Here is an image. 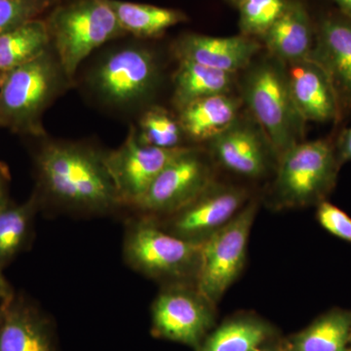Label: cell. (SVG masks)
Returning a JSON list of instances; mask_svg holds the SVG:
<instances>
[{"mask_svg":"<svg viewBox=\"0 0 351 351\" xmlns=\"http://www.w3.org/2000/svg\"><path fill=\"white\" fill-rule=\"evenodd\" d=\"M316 207V219L319 225L334 237L351 244V217L328 200Z\"/></svg>","mask_w":351,"mask_h":351,"instance_id":"cell-29","label":"cell"},{"mask_svg":"<svg viewBox=\"0 0 351 351\" xmlns=\"http://www.w3.org/2000/svg\"><path fill=\"white\" fill-rule=\"evenodd\" d=\"M350 350H351V332H350Z\"/></svg>","mask_w":351,"mask_h":351,"instance_id":"cell-38","label":"cell"},{"mask_svg":"<svg viewBox=\"0 0 351 351\" xmlns=\"http://www.w3.org/2000/svg\"><path fill=\"white\" fill-rule=\"evenodd\" d=\"M127 36L140 39L162 36L170 27L188 21L181 10L123 0H105Z\"/></svg>","mask_w":351,"mask_h":351,"instance_id":"cell-23","label":"cell"},{"mask_svg":"<svg viewBox=\"0 0 351 351\" xmlns=\"http://www.w3.org/2000/svg\"><path fill=\"white\" fill-rule=\"evenodd\" d=\"M288 0H243L239 10L240 34L257 38L263 36L282 15Z\"/></svg>","mask_w":351,"mask_h":351,"instance_id":"cell-27","label":"cell"},{"mask_svg":"<svg viewBox=\"0 0 351 351\" xmlns=\"http://www.w3.org/2000/svg\"><path fill=\"white\" fill-rule=\"evenodd\" d=\"M334 138L339 162H351V127L341 129Z\"/></svg>","mask_w":351,"mask_h":351,"instance_id":"cell-30","label":"cell"},{"mask_svg":"<svg viewBox=\"0 0 351 351\" xmlns=\"http://www.w3.org/2000/svg\"><path fill=\"white\" fill-rule=\"evenodd\" d=\"M213 162L206 149L188 145L157 176L131 213L161 219L182 209L216 180Z\"/></svg>","mask_w":351,"mask_h":351,"instance_id":"cell-9","label":"cell"},{"mask_svg":"<svg viewBox=\"0 0 351 351\" xmlns=\"http://www.w3.org/2000/svg\"><path fill=\"white\" fill-rule=\"evenodd\" d=\"M39 211L40 203L34 193L20 204L11 201L0 211V269L8 267L29 247Z\"/></svg>","mask_w":351,"mask_h":351,"instance_id":"cell-24","label":"cell"},{"mask_svg":"<svg viewBox=\"0 0 351 351\" xmlns=\"http://www.w3.org/2000/svg\"><path fill=\"white\" fill-rule=\"evenodd\" d=\"M34 152L41 211L101 217L124 211L105 162V151L85 143L49 140Z\"/></svg>","mask_w":351,"mask_h":351,"instance_id":"cell-1","label":"cell"},{"mask_svg":"<svg viewBox=\"0 0 351 351\" xmlns=\"http://www.w3.org/2000/svg\"><path fill=\"white\" fill-rule=\"evenodd\" d=\"M160 71L147 45L128 43L107 51L87 75L88 89L101 105L119 112L145 106L156 93Z\"/></svg>","mask_w":351,"mask_h":351,"instance_id":"cell-7","label":"cell"},{"mask_svg":"<svg viewBox=\"0 0 351 351\" xmlns=\"http://www.w3.org/2000/svg\"><path fill=\"white\" fill-rule=\"evenodd\" d=\"M122 253L131 269L161 286L195 285L201 244L172 234L154 219L136 214L127 218Z\"/></svg>","mask_w":351,"mask_h":351,"instance_id":"cell-4","label":"cell"},{"mask_svg":"<svg viewBox=\"0 0 351 351\" xmlns=\"http://www.w3.org/2000/svg\"><path fill=\"white\" fill-rule=\"evenodd\" d=\"M11 176L8 166L0 162V211L11 202L9 191H10Z\"/></svg>","mask_w":351,"mask_h":351,"instance_id":"cell-31","label":"cell"},{"mask_svg":"<svg viewBox=\"0 0 351 351\" xmlns=\"http://www.w3.org/2000/svg\"><path fill=\"white\" fill-rule=\"evenodd\" d=\"M228 3H230V5L237 7L239 5L240 3H241V1H243V0H226Z\"/></svg>","mask_w":351,"mask_h":351,"instance_id":"cell-35","label":"cell"},{"mask_svg":"<svg viewBox=\"0 0 351 351\" xmlns=\"http://www.w3.org/2000/svg\"><path fill=\"white\" fill-rule=\"evenodd\" d=\"M50 48L49 32L43 17L29 21L0 34V71L8 73Z\"/></svg>","mask_w":351,"mask_h":351,"instance_id":"cell-25","label":"cell"},{"mask_svg":"<svg viewBox=\"0 0 351 351\" xmlns=\"http://www.w3.org/2000/svg\"><path fill=\"white\" fill-rule=\"evenodd\" d=\"M3 302L0 351H60L54 322L23 294Z\"/></svg>","mask_w":351,"mask_h":351,"instance_id":"cell-15","label":"cell"},{"mask_svg":"<svg viewBox=\"0 0 351 351\" xmlns=\"http://www.w3.org/2000/svg\"><path fill=\"white\" fill-rule=\"evenodd\" d=\"M291 94L306 121L339 124L338 99L327 73L313 60L286 64Z\"/></svg>","mask_w":351,"mask_h":351,"instance_id":"cell-17","label":"cell"},{"mask_svg":"<svg viewBox=\"0 0 351 351\" xmlns=\"http://www.w3.org/2000/svg\"><path fill=\"white\" fill-rule=\"evenodd\" d=\"M43 19L51 47L73 83L95 51L127 36L105 0H58Z\"/></svg>","mask_w":351,"mask_h":351,"instance_id":"cell-5","label":"cell"},{"mask_svg":"<svg viewBox=\"0 0 351 351\" xmlns=\"http://www.w3.org/2000/svg\"><path fill=\"white\" fill-rule=\"evenodd\" d=\"M173 84V105L178 112L193 101L216 96L232 93L237 73H226L193 63L178 61Z\"/></svg>","mask_w":351,"mask_h":351,"instance_id":"cell-22","label":"cell"},{"mask_svg":"<svg viewBox=\"0 0 351 351\" xmlns=\"http://www.w3.org/2000/svg\"><path fill=\"white\" fill-rule=\"evenodd\" d=\"M137 135L143 144L160 149H177L186 137L179 120L165 108L154 106L145 110L138 121Z\"/></svg>","mask_w":351,"mask_h":351,"instance_id":"cell-26","label":"cell"},{"mask_svg":"<svg viewBox=\"0 0 351 351\" xmlns=\"http://www.w3.org/2000/svg\"><path fill=\"white\" fill-rule=\"evenodd\" d=\"M257 212V201H248L234 219L201 244L195 286L215 306L244 269L249 237Z\"/></svg>","mask_w":351,"mask_h":351,"instance_id":"cell-8","label":"cell"},{"mask_svg":"<svg viewBox=\"0 0 351 351\" xmlns=\"http://www.w3.org/2000/svg\"><path fill=\"white\" fill-rule=\"evenodd\" d=\"M186 147L160 149L143 144L130 127L123 144L105 152V162L122 206L126 211L142 199L161 171Z\"/></svg>","mask_w":351,"mask_h":351,"instance_id":"cell-12","label":"cell"},{"mask_svg":"<svg viewBox=\"0 0 351 351\" xmlns=\"http://www.w3.org/2000/svg\"><path fill=\"white\" fill-rule=\"evenodd\" d=\"M276 337V328L267 320L242 313L214 327L195 351H256Z\"/></svg>","mask_w":351,"mask_h":351,"instance_id":"cell-20","label":"cell"},{"mask_svg":"<svg viewBox=\"0 0 351 351\" xmlns=\"http://www.w3.org/2000/svg\"><path fill=\"white\" fill-rule=\"evenodd\" d=\"M58 0H0V34L44 17Z\"/></svg>","mask_w":351,"mask_h":351,"instance_id":"cell-28","label":"cell"},{"mask_svg":"<svg viewBox=\"0 0 351 351\" xmlns=\"http://www.w3.org/2000/svg\"><path fill=\"white\" fill-rule=\"evenodd\" d=\"M208 154L234 174L260 179L276 172L279 156L250 113L239 115L232 125L208 141Z\"/></svg>","mask_w":351,"mask_h":351,"instance_id":"cell-13","label":"cell"},{"mask_svg":"<svg viewBox=\"0 0 351 351\" xmlns=\"http://www.w3.org/2000/svg\"><path fill=\"white\" fill-rule=\"evenodd\" d=\"M6 73L0 71V86H1L2 82H3L4 78H5Z\"/></svg>","mask_w":351,"mask_h":351,"instance_id":"cell-37","label":"cell"},{"mask_svg":"<svg viewBox=\"0 0 351 351\" xmlns=\"http://www.w3.org/2000/svg\"><path fill=\"white\" fill-rule=\"evenodd\" d=\"M15 290L3 274V270L0 269V302L8 301L15 295Z\"/></svg>","mask_w":351,"mask_h":351,"instance_id":"cell-32","label":"cell"},{"mask_svg":"<svg viewBox=\"0 0 351 351\" xmlns=\"http://www.w3.org/2000/svg\"><path fill=\"white\" fill-rule=\"evenodd\" d=\"M315 43L309 59L331 82L339 108V123L351 112V19L336 6L323 5L313 14Z\"/></svg>","mask_w":351,"mask_h":351,"instance_id":"cell-14","label":"cell"},{"mask_svg":"<svg viewBox=\"0 0 351 351\" xmlns=\"http://www.w3.org/2000/svg\"><path fill=\"white\" fill-rule=\"evenodd\" d=\"M341 166L334 138L294 145L279 157L270 191L272 206H317L336 188Z\"/></svg>","mask_w":351,"mask_h":351,"instance_id":"cell-6","label":"cell"},{"mask_svg":"<svg viewBox=\"0 0 351 351\" xmlns=\"http://www.w3.org/2000/svg\"><path fill=\"white\" fill-rule=\"evenodd\" d=\"M337 9L351 19V0H332Z\"/></svg>","mask_w":351,"mask_h":351,"instance_id":"cell-33","label":"cell"},{"mask_svg":"<svg viewBox=\"0 0 351 351\" xmlns=\"http://www.w3.org/2000/svg\"><path fill=\"white\" fill-rule=\"evenodd\" d=\"M351 311L334 307L279 343L283 351H351Z\"/></svg>","mask_w":351,"mask_h":351,"instance_id":"cell-21","label":"cell"},{"mask_svg":"<svg viewBox=\"0 0 351 351\" xmlns=\"http://www.w3.org/2000/svg\"><path fill=\"white\" fill-rule=\"evenodd\" d=\"M242 104L241 98L232 93L208 97L179 110L178 120L186 138L208 142L232 125Z\"/></svg>","mask_w":351,"mask_h":351,"instance_id":"cell-19","label":"cell"},{"mask_svg":"<svg viewBox=\"0 0 351 351\" xmlns=\"http://www.w3.org/2000/svg\"><path fill=\"white\" fill-rule=\"evenodd\" d=\"M257 38L239 36H204L186 34L173 43L172 52L178 61H189L226 73L244 71L263 49Z\"/></svg>","mask_w":351,"mask_h":351,"instance_id":"cell-16","label":"cell"},{"mask_svg":"<svg viewBox=\"0 0 351 351\" xmlns=\"http://www.w3.org/2000/svg\"><path fill=\"white\" fill-rule=\"evenodd\" d=\"M256 351H283L282 348H281L279 343H274V341H271V343H267V345L262 346V348H258V350Z\"/></svg>","mask_w":351,"mask_h":351,"instance_id":"cell-34","label":"cell"},{"mask_svg":"<svg viewBox=\"0 0 351 351\" xmlns=\"http://www.w3.org/2000/svg\"><path fill=\"white\" fill-rule=\"evenodd\" d=\"M248 201L246 189L215 180L182 209L164 218L154 219L172 234L202 244L234 219Z\"/></svg>","mask_w":351,"mask_h":351,"instance_id":"cell-11","label":"cell"},{"mask_svg":"<svg viewBox=\"0 0 351 351\" xmlns=\"http://www.w3.org/2000/svg\"><path fill=\"white\" fill-rule=\"evenodd\" d=\"M151 313L154 338L195 350L216 325V306L193 284L161 286Z\"/></svg>","mask_w":351,"mask_h":351,"instance_id":"cell-10","label":"cell"},{"mask_svg":"<svg viewBox=\"0 0 351 351\" xmlns=\"http://www.w3.org/2000/svg\"><path fill=\"white\" fill-rule=\"evenodd\" d=\"M4 306L3 302H0V326H1L2 319H3Z\"/></svg>","mask_w":351,"mask_h":351,"instance_id":"cell-36","label":"cell"},{"mask_svg":"<svg viewBox=\"0 0 351 351\" xmlns=\"http://www.w3.org/2000/svg\"><path fill=\"white\" fill-rule=\"evenodd\" d=\"M240 91L279 157L304 142L306 121L291 94L285 64L269 54L256 57L244 69Z\"/></svg>","mask_w":351,"mask_h":351,"instance_id":"cell-3","label":"cell"},{"mask_svg":"<svg viewBox=\"0 0 351 351\" xmlns=\"http://www.w3.org/2000/svg\"><path fill=\"white\" fill-rule=\"evenodd\" d=\"M73 84L52 47L8 71L0 86V127L25 137H46L44 113Z\"/></svg>","mask_w":351,"mask_h":351,"instance_id":"cell-2","label":"cell"},{"mask_svg":"<svg viewBox=\"0 0 351 351\" xmlns=\"http://www.w3.org/2000/svg\"><path fill=\"white\" fill-rule=\"evenodd\" d=\"M261 43L267 54L285 64L307 59L315 43L313 12L302 0H288L282 15Z\"/></svg>","mask_w":351,"mask_h":351,"instance_id":"cell-18","label":"cell"}]
</instances>
